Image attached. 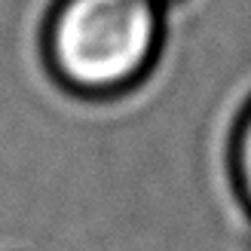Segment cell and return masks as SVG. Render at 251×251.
<instances>
[{
    "label": "cell",
    "mask_w": 251,
    "mask_h": 251,
    "mask_svg": "<svg viewBox=\"0 0 251 251\" xmlns=\"http://www.w3.org/2000/svg\"><path fill=\"white\" fill-rule=\"evenodd\" d=\"M239 159H242V178H245L248 196H251V120H248L245 135H242V150H239Z\"/></svg>",
    "instance_id": "7a4b0ae2"
},
{
    "label": "cell",
    "mask_w": 251,
    "mask_h": 251,
    "mask_svg": "<svg viewBox=\"0 0 251 251\" xmlns=\"http://www.w3.org/2000/svg\"><path fill=\"white\" fill-rule=\"evenodd\" d=\"M156 40L153 0H58L46 22V61L65 89L107 98L141 80Z\"/></svg>",
    "instance_id": "6da1fadb"
}]
</instances>
